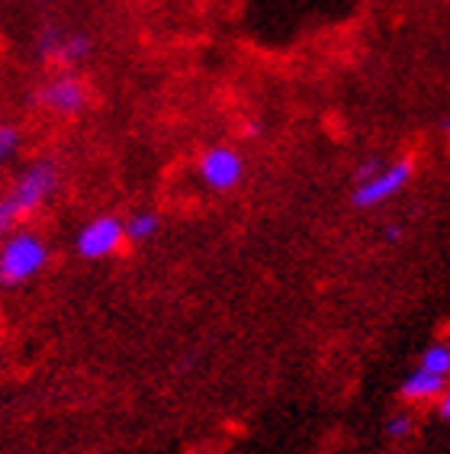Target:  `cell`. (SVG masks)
Listing matches in <instances>:
<instances>
[{
  "label": "cell",
  "instance_id": "obj_1",
  "mask_svg": "<svg viewBox=\"0 0 450 454\" xmlns=\"http://www.w3.org/2000/svg\"><path fill=\"white\" fill-rule=\"evenodd\" d=\"M58 187V168L52 161H35L23 171L7 197H0V236H10L27 216H33Z\"/></svg>",
  "mask_w": 450,
  "mask_h": 454
},
{
  "label": "cell",
  "instance_id": "obj_2",
  "mask_svg": "<svg viewBox=\"0 0 450 454\" xmlns=\"http://www.w3.org/2000/svg\"><path fill=\"white\" fill-rule=\"evenodd\" d=\"M49 264V248L29 229H13L0 245V284L17 287L43 271Z\"/></svg>",
  "mask_w": 450,
  "mask_h": 454
},
{
  "label": "cell",
  "instance_id": "obj_3",
  "mask_svg": "<svg viewBox=\"0 0 450 454\" xmlns=\"http://www.w3.org/2000/svg\"><path fill=\"white\" fill-rule=\"evenodd\" d=\"M122 239H126V223H122V219L94 216L78 229L74 248H78L81 258L97 262V258H110V254L122 245Z\"/></svg>",
  "mask_w": 450,
  "mask_h": 454
},
{
  "label": "cell",
  "instance_id": "obj_4",
  "mask_svg": "<svg viewBox=\"0 0 450 454\" xmlns=\"http://www.w3.org/2000/svg\"><path fill=\"white\" fill-rule=\"evenodd\" d=\"M242 175H244L242 155L235 149H229V145H213V149H206L203 158H199V177L213 191H232V187H238Z\"/></svg>",
  "mask_w": 450,
  "mask_h": 454
},
{
  "label": "cell",
  "instance_id": "obj_5",
  "mask_svg": "<svg viewBox=\"0 0 450 454\" xmlns=\"http://www.w3.org/2000/svg\"><path fill=\"white\" fill-rule=\"evenodd\" d=\"M412 175H415V165H412L408 158H402V161H396V165H386L376 177L357 184L354 203L357 207H376V203H386L390 197H396V193L412 181Z\"/></svg>",
  "mask_w": 450,
  "mask_h": 454
},
{
  "label": "cell",
  "instance_id": "obj_6",
  "mask_svg": "<svg viewBox=\"0 0 450 454\" xmlns=\"http://www.w3.org/2000/svg\"><path fill=\"white\" fill-rule=\"evenodd\" d=\"M39 100H43L52 114H61V116H74L84 110L87 104V88L81 84L74 74H58L39 90Z\"/></svg>",
  "mask_w": 450,
  "mask_h": 454
},
{
  "label": "cell",
  "instance_id": "obj_7",
  "mask_svg": "<svg viewBox=\"0 0 450 454\" xmlns=\"http://www.w3.org/2000/svg\"><path fill=\"white\" fill-rule=\"evenodd\" d=\"M39 52L49 59H58L65 68H74L90 55V35L84 33H61V29L49 27L39 39Z\"/></svg>",
  "mask_w": 450,
  "mask_h": 454
},
{
  "label": "cell",
  "instance_id": "obj_8",
  "mask_svg": "<svg viewBox=\"0 0 450 454\" xmlns=\"http://www.w3.org/2000/svg\"><path fill=\"white\" fill-rule=\"evenodd\" d=\"M444 387H447V377L428 374V371L415 367V371L402 380V396H406V400H412V403L434 400V396H444Z\"/></svg>",
  "mask_w": 450,
  "mask_h": 454
},
{
  "label": "cell",
  "instance_id": "obj_9",
  "mask_svg": "<svg viewBox=\"0 0 450 454\" xmlns=\"http://www.w3.org/2000/svg\"><path fill=\"white\" fill-rule=\"evenodd\" d=\"M158 232V216L151 210H139L126 219V239L129 242H145Z\"/></svg>",
  "mask_w": 450,
  "mask_h": 454
},
{
  "label": "cell",
  "instance_id": "obj_10",
  "mask_svg": "<svg viewBox=\"0 0 450 454\" xmlns=\"http://www.w3.org/2000/svg\"><path fill=\"white\" fill-rule=\"evenodd\" d=\"M422 371L428 374H438V377H450V348L447 345H431V348L422 355Z\"/></svg>",
  "mask_w": 450,
  "mask_h": 454
},
{
  "label": "cell",
  "instance_id": "obj_11",
  "mask_svg": "<svg viewBox=\"0 0 450 454\" xmlns=\"http://www.w3.org/2000/svg\"><path fill=\"white\" fill-rule=\"evenodd\" d=\"M17 149H19V132L13 126H0V165L7 158L17 155Z\"/></svg>",
  "mask_w": 450,
  "mask_h": 454
},
{
  "label": "cell",
  "instance_id": "obj_12",
  "mask_svg": "<svg viewBox=\"0 0 450 454\" xmlns=\"http://www.w3.org/2000/svg\"><path fill=\"white\" fill-rule=\"evenodd\" d=\"M412 428H415V419H412L408 412H396V416L386 422V432H390L392 438H406Z\"/></svg>",
  "mask_w": 450,
  "mask_h": 454
},
{
  "label": "cell",
  "instance_id": "obj_13",
  "mask_svg": "<svg viewBox=\"0 0 450 454\" xmlns=\"http://www.w3.org/2000/svg\"><path fill=\"white\" fill-rule=\"evenodd\" d=\"M383 168H386V165H383L380 158H367V161H361V165H357V171H354L357 184H364V181H370V177H376Z\"/></svg>",
  "mask_w": 450,
  "mask_h": 454
},
{
  "label": "cell",
  "instance_id": "obj_14",
  "mask_svg": "<svg viewBox=\"0 0 450 454\" xmlns=\"http://www.w3.org/2000/svg\"><path fill=\"white\" fill-rule=\"evenodd\" d=\"M438 412H441V419H447V422H450V390L441 396V403H438Z\"/></svg>",
  "mask_w": 450,
  "mask_h": 454
},
{
  "label": "cell",
  "instance_id": "obj_15",
  "mask_svg": "<svg viewBox=\"0 0 450 454\" xmlns=\"http://www.w3.org/2000/svg\"><path fill=\"white\" fill-rule=\"evenodd\" d=\"M402 239V226H386V242H399Z\"/></svg>",
  "mask_w": 450,
  "mask_h": 454
},
{
  "label": "cell",
  "instance_id": "obj_16",
  "mask_svg": "<svg viewBox=\"0 0 450 454\" xmlns=\"http://www.w3.org/2000/svg\"><path fill=\"white\" fill-rule=\"evenodd\" d=\"M444 132H450V116H447V120H444Z\"/></svg>",
  "mask_w": 450,
  "mask_h": 454
}]
</instances>
